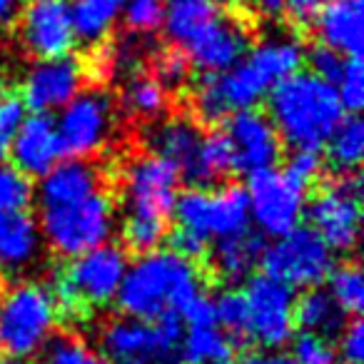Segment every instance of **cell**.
I'll list each match as a JSON object with an SVG mask.
<instances>
[{"mask_svg": "<svg viewBox=\"0 0 364 364\" xmlns=\"http://www.w3.org/2000/svg\"><path fill=\"white\" fill-rule=\"evenodd\" d=\"M250 317V339L264 349H279L294 334V289L267 274H257L242 289Z\"/></svg>", "mask_w": 364, "mask_h": 364, "instance_id": "9a60e30c", "label": "cell"}, {"mask_svg": "<svg viewBox=\"0 0 364 364\" xmlns=\"http://www.w3.org/2000/svg\"><path fill=\"white\" fill-rule=\"evenodd\" d=\"M127 252L115 242L100 245L75 257L53 277L50 289L58 314L82 317L87 309H102L115 302L117 289L127 272Z\"/></svg>", "mask_w": 364, "mask_h": 364, "instance_id": "3957f363", "label": "cell"}, {"mask_svg": "<svg viewBox=\"0 0 364 364\" xmlns=\"http://www.w3.org/2000/svg\"><path fill=\"white\" fill-rule=\"evenodd\" d=\"M125 0H73V33L75 43L97 48L110 38L112 23Z\"/></svg>", "mask_w": 364, "mask_h": 364, "instance_id": "4316f807", "label": "cell"}, {"mask_svg": "<svg viewBox=\"0 0 364 364\" xmlns=\"http://www.w3.org/2000/svg\"><path fill=\"white\" fill-rule=\"evenodd\" d=\"M120 102L130 115L140 120H157L167 110V92L157 85L147 70H137L125 77Z\"/></svg>", "mask_w": 364, "mask_h": 364, "instance_id": "4dcf8cb0", "label": "cell"}, {"mask_svg": "<svg viewBox=\"0 0 364 364\" xmlns=\"http://www.w3.org/2000/svg\"><path fill=\"white\" fill-rule=\"evenodd\" d=\"M252 28L255 21L250 11L240 3L220 11L213 23L203 28L188 46L182 48L190 58L193 68H198L203 75L225 73L235 68L252 48Z\"/></svg>", "mask_w": 364, "mask_h": 364, "instance_id": "8fae6325", "label": "cell"}, {"mask_svg": "<svg viewBox=\"0 0 364 364\" xmlns=\"http://www.w3.org/2000/svg\"><path fill=\"white\" fill-rule=\"evenodd\" d=\"M33 182L11 162H0V213H13V210H28L33 203Z\"/></svg>", "mask_w": 364, "mask_h": 364, "instance_id": "d590c367", "label": "cell"}, {"mask_svg": "<svg viewBox=\"0 0 364 364\" xmlns=\"http://www.w3.org/2000/svg\"><path fill=\"white\" fill-rule=\"evenodd\" d=\"M102 175L92 162L87 160H60L41 177V208L50 205H68L77 200L90 198L100 190Z\"/></svg>", "mask_w": 364, "mask_h": 364, "instance_id": "ffe728a7", "label": "cell"}, {"mask_svg": "<svg viewBox=\"0 0 364 364\" xmlns=\"http://www.w3.org/2000/svg\"><path fill=\"white\" fill-rule=\"evenodd\" d=\"M294 324L302 332L319 334V337H334L347 324V314L334 304L327 289H304L302 297H294Z\"/></svg>", "mask_w": 364, "mask_h": 364, "instance_id": "d4e9b609", "label": "cell"}, {"mask_svg": "<svg viewBox=\"0 0 364 364\" xmlns=\"http://www.w3.org/2000/svg\"><path fill=\"white\" fill-rule=\"evenodd\" d=\"M43 364H110L100 349L75 334H60L43 349Z\"/></svg>", "mask_w": 364, "mask_h": 364, "instance_id": "e575fe53", "label": "cell"}, {"mask_svg": "<svg viewBox=\"0 0 364 364\" xmlns=\"http://www.w3.org/2000/svg\"><path fill=\"white\" fill-rule=\"evenodd\" d=\"M0 364H28V362L18 357H0Z\"/></svg>", "mask_w": 364, "mask_h": 364, "instance_id": "f907efd6", "label": "cell"}, {"mask_svg": "<svg viewBox=\"0 0 364 364\" xmlns=\"http://www.w3.org/2000/svg\"><path fill=\"white\" fill-rule=\"evenodd\" d=\"M245 193L250 223L257 225L262 237H282L299 228L307 210V185L294 180L287 170L267 167L250 172Z\"/></svg>", "mask_w": 364, "mask_h": 364, "instance_id": "52a82bcc", "label": "cell"}, {"mask_svg": "<svg viewBox=\"0 0 364 364\" xmlns=\"http://www.w3.org/2000/svg\"><path fill=\"white\" fill-rule=\"evenodd\" d=\"M267 117L282 145L294 150H322L344 110L334 85L312 73H294L269 87Z\"/></svg>", "mask_w": 364, "mask_h": 364, "instance_id": "7a4b0ae2", "label": "cell"}, {"mask_svg": "<svg viewBox=\"0 0 364 364\" xmlns=\"http://www.w3.org/2000/svg\"><path fill=\"white\" fill-rule=\"evenodd\" d=\"M203 294V274L198 264L170 250H152L127 264L115 302L125 317L155 322L167 314L182 319L185 309Z\"/></svg>", "mask_w": 364, "mask_h": 364, "instance_id": "6da1fadb", "label": "cell"}, {"mask_svg": "<svg viewBox=\"0 0 364 364\" xmlns=\"http://www.w3.org/2000/svg\"><path fill=\"white\" fill-rule=\"evenodd\" d=\"M170 252L180 255L182 259L198 264L200 259L208 257L210 252V242L203 237V235L193 232V230L177 228L175 232L170 235Z\"/></svg>", "mask_w": 364, "mask_h": 364, "instance_id": "7bdbcfd3", "label": "cell"}, {"mask_svg": "<svg viewBox=\"0 0 364 364\" xmlns=\"http://www.w3.org/2000/svg\"><path fill=\"white\" fill-rule=\"evenodd\" d=\"M215 307V322L228 334L232 342H245L250 339V317H247V302L240 289H225L213 299Z\"/></svg>", "mask_w": 364, "mask_h": 364, "instance_id": "836d02e7", "label": "cell"}, {"mask_svg": "<svg viewBox=\"0 0 364 364\" xmlns=\"http://www.w3.org/2000/svg\"><path fill=\"white\" fill-rule=\"evenodd\" d=\"M292 359L297 364H339L337 349L327 337L299 332L292 342Z\"/></svg>", "mask_w": 364, "mask_h": 364, "instance_id": "ab89813d", "label": "cell"}, {"mask_svg": "<svg viewBox=\"0 0 364 364\" xmlns=\"http://www.w3.org/2000/svg\"><path fill=\"white\" fill-rule=\"evenodd\" d=\"M252 3L264 16H279V13H284V3L287 0H252Z\"/></svg>", "mask_w": 364, "mask_h": 364, "instance_id": "c3c4849f", "label": "cell"}, {"mask_svg": "<svg viewBox=\"0 0 364 364\" xmlns=\"http://www.w3.org/2000/svg\"><path fill=\"white\" fill-rule=\"evenodd\" d=\"M200 140H203L200 125L182 115L170 117V120H157L145 132V142L150 147V155H157L162 160L172 162L180 170V175L193 162Z\"/></svg>", "mask_w": 364, "mask_h": 364, "instance_id": "7402d4cb", "label": "cell"}, {"mask_svg": "<svg viewBox=\"0 0 364 364\" xmlns=\"http://www.w3.org/2000/svg\"><path fill=\"white\" fill-rule=\"evenodd\" d=\"M165 235H167V223H162V220L127 215L125 225H122V237H125V245L140 255L152 252V250L160 247V242L165 240Z\"/></svg>", "mask_w": 364, "mask_h": 364, "instance_id": "8d00e7d4", "label": "cell"}, {"mask_svg": "<svg viewBox=\"0 0 364 364\" xmlns=\"http://www.w3.org/2000/svg\"><path fill=\"white\" fill-rule=\"evenodd\" d=\"M309 228L332 252H352L362 228V185L357 175H339L307 205Z\"/></svg>", "mask_w": 364, "mask_h": 364, "instance_id": "30bf717a", "label": "cell"}, {"mask_svg": "<svg viewBox=\"0 0 364 364\" xmlns=\"http://www.w3.org/2000/svg\"><path fill=\"white\" fill-rule=\"evenodd\" d=\"M264 250V237L252 230H245L232 237H223L215 242V247L208 252L213 269L225 282H240L259 264Z\"/></svg>", "mask_w": 364, "mask_h": 364, "instance_id": "cb8c5ba5", "label": "cell"}, {"mask_svg": "<svg viewBox=\"0 0 364 364\" xmlns=\"http://www.w3.org/2000/svg\"><path fill=\"white\" fill-rule=\"evenodd\" d=\"M228 137L235 150V165L242 172L274 167L282 157V140L264 112L240 110L228 117Z\"/></svg>", "mask_w": 364, "mask_h": 364, "instance_id": "e0dca14e", "label": "cell"}, {"mask_svg": "<svg viewBox=\"0 0 364 364\" xmlns=\"http://www.w3.org/2000/svg\"><path fill=\"white\" fill-rule=\"evenodd\" d=\"M322 167H324V160H322V155H319V150H294L284 170H287L294 180L302 182V185H309V182L322 175Z\"/></svg>", "mask_w": 364, "mask_h": 364, "instance_id": "f6af8a7d", "label": "cell"}, {"mask_svg": "<svg viewBox=\"0 0 364 364\" xmlns=\"http://www.w3.org/2000/svg\"><path fill=\"white\" fill-rule=\"evenodd\" d=\"M218 3H228V6H235V3H237V0H218Z\"/></svg>", "mask_w": 364, "mask_h": 364, "instance_id": "f5cc1de1", "label": "cell"}, {"mask_svg": "<svg viewBox=\"0 0 364 364\" xmlns=\"http://www.w3.org/2000/svg\"><path fill=\"white\" fill-rule=\"evenodd\" d=\"M304 63H309L314 77L329 82V85H337L339 77H342V70H344V63H347V58L339 55V53L332 50V48L317 43V46H312L307 53H304Z\"/></svg>", "mask_w": 364, "mask_h": 364, "instance_id": "b9f144b4", "label": "cell"}, {"mask_svg": "<svg viewBox=\"0 0 364 364\" xmlns=\"http://www.w3.org/2000/svg\"><path fill=\"white\" fill-rule=\"evenodd\" d=\"M329 297L334 299L344 314H359L364 307V277L357 262H344L339 267H332L327 277Z\"/></svg>", "mask_w": 364, "mask_h": 364, "instance_id": "d6a6232c", "label": "cell"}, {"mask_svg": "<svg viewBox=\"0 0 364 364\" xmlns=\"http://www.w3.org/2000/svg\"><path fill=\"white\" fill-rule=\"evenodd\" d=\"M337 97L339 105L347 115H357L359 107L364 105V68L362 58H347L344 63L342 77L337 82Z\"/></svg>", "mask_w": 364, "mask_h": 364, "instance_id": "74e56055", "label": "cell"}, {"mask_svg": "<svg viewBox=\"0 0 364 364\" xmlns=\"http://www.w3.org/2000/svg\"><path fill=\"white\" fill-rule=\"evenodd\" d=\"M327 162L339 175H354L364 155V125L359 115H344L327 140Z\"/></svg>", "mask_w": 364, "mask_h": 364, "instance_id": "f546056e", "label": "cell"}, {"mask_svg": "<svg viewBox=\"0 0 364 364\" xmlns=\"http://www.w3.org/2000/svg\"><path fill=\"white\" fill-rule=\"evenodd\" d=\"M172 215L180 228L193 230L205 240H223L250 230L247 193L242 185L188 188L177 195Z\"/></svg>", "mask_w": 364, "mask_h": 364, "instance_id": "ba28073f", "label": "cell"}, {"mask_svg": "<svg viewBox=\"0 0 364 364\" xmlns=\"http://www.w3.org/2000/svg\"><path fill=\"white\" fill-rule=\"evenodd\" d=\"M337 357L342 359L344 364H362L364 362V327H362V319L359 317H354L352 322H347L342 332H339Z\"/></svg>", "mask_w": 364, "mask_h": 364, "instance_id": "ee69618b", "label": "cell"}, {"mask_svg": "<svg viewBox=\"0 0 364 364\" xmlns=\"http://www.w3.org/2000/svg\"><path fill=\"white\" fill-rule=\"evenodd\" d=\"M185 322L167 314L155 322L120 317L100 329V352L110 364H182Z\"/></svg>", "mask_w": 364, "mask_h": 364, "instance_id": "8992f818", "label": "cell"}, {"mask_svg": "<svg viewBox=\"0 0 364 364\" xmlns=\"http://www.w3.org/2000/svg\"><path fill=\"white\" fill-rule=\"evenodd\" d=\"M180 170L157 155H140L125 167L122 198L127 215L167 223L180 195Z\"/></svg>", "mask_w": 364, "mask_h": 364, "instance_id": "4fadbf2b", "label": "cell"}, {"mask_svg": "<svg viewBox=\"0 0 364 364\" xmlns=\"http://www.w3.org/2000/svg\"><path fill=\"white\" fill-rule=\"evenodd\" d=\"M247 60L264 75L269 85L299 73L304 63V50L297 41H267L250 50Z\"/></svg>", "mask_w": 364, "mask_h": 364, "instance_id": "f1b7e54d", "label": "cell"}, {"mask_svg": "<svg viewBox=\"0 0 364 364\" xmlns=\"http://www.w3.org/2000/svg\"><path fill=\"white\" fill-rule=\"evenodd\" d=\"M210 364H235L232 359H218V362H210Z\"/></svg>", "mask_w": 364, "mask_h": 364, "instance_id": "816d5d0a", "label": "cell"}, {"mask_svg": "<svg viewBox=\"0 0 364 364\" xmlns=\"http://www.w3.org/2000/svg\"><path fill=\"white\" fill-rule=\"evenodd\" d=\"M235 342L218 324H188L182 334V364H210L218 359H232Z\"/></svg>", "mask_w": 364, "mask_h": 364, "instance_id": "83f0119b", "label": "cell"}, {"mask_svg": "<svg viewBox=\"0 0 364 364\" xmlns=\"http://www.w3.org/2000/svg\"><path fill=\"white\" fill-rule=\"evenodd\" d=\"M11 157V165L26 177H43L53 165H58L63 160V152L55 120L48 112L26 115L13 140Z\"/></svg>", "mask_w": 364, "mask_h": 364, "instance_id": "ac0fdd59", "label": "cell"}, {"mask_svg": "<svg viewBox=\"0 0 364 364\" xmlns=\"http://www.w3.org/2000/svg\"><path fill=\"white\" fill-rule=\"evenodd\" d=\"M237 170L235 165V150L225 130L203 132V140L198 145L193 162H190L182 175L193 182V188H210L228 180Z\"/></svg>", "mask_w": 364, "mask_h": 364, "instance_id": "603a6c76", "label": "cell"}, {"mask_svg": "<svg viewBox=\"0 0 364 364\" xmlns=\"http://www.w3.org/2000/svg\"><path fill=\"white\" fill-rule=\"evenodd\" d=\"M165 8L160 0H130L125 11V33L147 36L162 26Z\"/></svg>", "mask_w": 364, "mask_h": 364, "instance_id": "60d3db41", "label": "cell"}, {"mask_svg": "<svg viewBox=\"0 0 364 364\" xmlns=\"http://www.w3.org/2000/svg\"><path fill=\"white\" fill-rule=\"evenodd\" d=\"M240 364H297L287 354H274V352H255L240 359Z\"/></svg>", "mask_w": 364, "mask_h": 364, "instance_id": "7dc6e473", "label": "cell"}, {"mask_svg": "<svg viewBox=\"0 0 364 364\" xmlns=\"http://www.w3.org/2000/svg\"><path fill=\"white\" fill-rule=\"evenodd\" d=\"M0 349H3V347H0Z\"/></svg>", "mask_w": 364, "mask_h": 364, "instance_id": "db71d44e", "label": "cell"}, {"mask_svg": "<svg viewBox=\"0 0 364 364\" xmlns=\"http://www.w3.org/2000/svg\"><path fill=\"white\" fill-rule=\"evenodd\" d=\"M223 6L218 0H170L162 26L172 46L185 48L208 23L220 16Z\"/></svg>", "mask_w": 364, "mask_h": 364, "instance_id": "484cf974", "label": "cell"}, {"mask_svg": "<svg viewBox=\"0 0 364 364\" xmlns=\"http://www.w3.org/2000/svg\"><path fill=\"white\" fill-rule=\"evenodd\" d=\"M362 21L364 0H329L312 18L307 31L319 38V43L344 58H362Z\"/></svg>", "mask_w": 364, "mask_h": 364, "instance_id": "d6986e66", "label": "cell"}, {"mask_svg": "<svg viewBox=\"0 0 364 364\" xmlns=\"http://www.w3.org/2000/svg\"><path fill=\"white\" fill-rule=\"evenodd\" d=\"M41 247V228L28 210L0 213V272H21L31 267Z\"/></svg>", "mask_w": 364, "mask_h": 364, "instance_id": "44dd1931", "label": "cell"}, {"mask_svg": "<svg viewBox=\"0 0 364 364\" xmlns=\"http://www.w3.org/2000/svg\"><path fill=\"white\" fill-rule=\"evenodd\" d=\"M115 127L112 100L102 90L77 92L55 120L60 152L65 160H87L107 145Z\"/></svg>", "mask_w": 364, "mask_h": 364, "instance_id": "7c38bea8", "label": "cell"}, {"mask_svg": "<svg viewBox=\"0 0 364 364\" xmlns=\"http://www.w3.org/2000/svg\"><path fill=\"white\" fill-rule=\"evenodd\" d=\"M327 3L329 0H287V3H284V13H287L289 21H292L294 26L307 31L312 18L317 16Z\"/></svg>", "mask_w": 364, "mask_h": 364, "instance_id": "bcb514c9", "label": "cell"}, {"mask_svg": "<svg viewBox=\"0 0 364 364\" xmlns=\"http://www.w3.org/2000/svg\"><path fill=\"white\" fill-rule=\"evenodd\" d=\"M41 237L55 255L75 259L107 245L115 232V205L102 190L68 205L41 208Z\"/></svg>", "mask_w": 364, "mask_h": 364, "instance_id": "277c9868", "label": "cell"}, {"mask_svg": "<svg viewBox=\"0 0 364 364\" xmlns=\"http://www.w3.org/2000/svg\"><path fill=\"white\" fill-rule=\"evenodd\" d=\"M16 18V0H0V28H6Z\"/></svg>", "mask_w": 364, "mask_h": 364, "instance_id": "681fc988", "label": "cell"}, {"mask_svg": "<svg viewBox=\"0 0 364 364\" xmlns=\"http://www.w3.org/2000/svg\"><path fill=\"white\" fill-rule=\"evenodd\" d=\"M87 80L85 63L77 58H55V60H38L31 68L26 82H23V102L33 112L63 110Z\"/></svg>", "mask_w": 364, "mask_h": 364, "instance_id": "2e32d148", "label": "cell"}, {"mask_svg": "<svg viewBox=\"0 0 364 364\" xmlns=\"http://www.w3.org/2000/svg\"><path fill=\"white\" fill-rule=\"evenodd\" d=\"M58 317L55 299L46 284H11L0 294V347L18 359L43 352L53 339Z\"/></svg>", "mask_w": 364, "mask_h": 364, "instance_id": "5b68a950", "label": "cell"}, {"mask_svg": "<svg viewBox=\"0 0 364 364\" xmlns=\"http://www.w3.org/2000/svg\"><path fill=\"white\" fill-rule=\"evenodd\" d=\"M150 73L155 82L165 92H177L190 82L193 75V63L185 55V50L177 46H165L150 55Z\"/></svg>", "mask_w": 364, "mask_h": 364, "instance_id": "1f68e13d", "label": "cell"}, {"mask_svg": "<svg viewBox=\"0 0 364 364\" xmlns=\"http://www.w3.org/2000/svg\"><path fill=\"white\" fill-rule=\"evenodd\" d=\"M26 102L21 95L8 90L0 97V162H6L11 157V147L16 140V132L21 122L26 120Z\"/></svg>", "mask_w": 364, "mask_h": 364, "instance_id": "f35d334b", "label": "cell"}, {"mask_svg": "<svg viewBox=\"0 0 364 364\" xmlns=\"http://www.w3.org/2000/svg\"><path fill=\"white\" fill-rule=\"evenodd\" d=\"M16 36L23 50L36 60L70 55L75 46L70 0H26L16 18Z\"/></svg>", "mask_w": 364, "mask_h": 364, "instance_id": "5bb4252c", "label": "cell"}, {"mask_svg": "<svg viewBox=\"0 0 364 364\" xmlns=\"http://www.w3.org/2000/svg\"><path fill=\"white\" fill-rule=\"evenodd\" d=\"M259 264L267 277L287 284L289 289H312L327 282L334 267V252L312 228H294L264 245Z\"/></svg>", "mask_w": 364, "mask_h": 364, "instance_id": "9c48e42d", "label": "cell"}]
</instances>
